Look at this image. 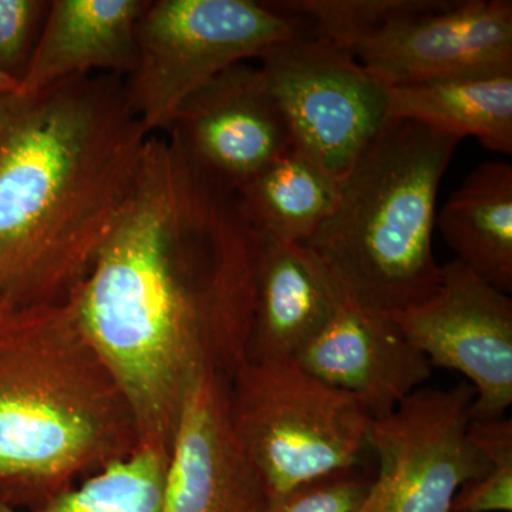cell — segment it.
Returning a JSON list of instances; mask_svg holds the SVG:
<instances>
[{"label":"cell","instance_id":"cell-23","mask_svg":"<svg viewBox=\"0 0 512 512\" xmlns=\"http://www.w3.org/2000/svg\"><path fill=\"white\" fill-rule=\"evenodd\" d=\"M488 473L457 491L451 512H511L512 458L491 461Z\"/></svg>","mask_w":512,"mask_h":512},{"label":"cell","instance_id":"cell-6","mask_svg":"<svg viewBox=\"0 0 512 512\" xmlns=\"http://www.w3.org/2000/svg\"><path fill=\"white\" fill-rule=\"evenodd\" d=\"M303 22L252 0L150 2L136 33V62L124 82L147 133H167L192 93L234 64L299 35Z\"/></svg>","mask_w":512,"mask_h":512},{"label":"cell","instance_id":"cell-11","mask_svg":"<svg viewBox=\"0 0 512 512\" xmlns=\"http://www.w3.org/2000/svg\"><path fill=\"white\" fill-rule=\"evenodd\" d=\"M167 133L192 163L232 191L293 147L264 74L247 62L228 67L192 93Z\"/></svg>","mask_w":512,"mask_h":512},{"label":"cell","instance_id":"cell-2","mask_svg":"<svg viewBox=\"0 0 512 512\" xmlns=\"http://www.w3.org/2000/svg\"><path fill=\"white\" fill-rule=\"evenodd\" d=\"M150 137L116 74L0 94V301L70 299L130 200Z\"/></svg>","mask_w":512,"mask_h":512},{"label":"cell","instance_id":"cell-16","mask_svg":"<svg viewBox=\"0 0 512 512\" xmlns=\"http://www.w3.org/2000/svg\"><path fill=\"white\" fill-rule=\"evenodd\" d=\"M457 261L512 292V165L487 161L464 178L436 217Z\"/></svg>","mask_w":512,"mask_h":512},{"label":"cell","instance_id":"cell-12","mask_svg":"<svg viewBox=\"0 0 512 512\" xmlns=\"http://www.w3.org/2000/svg\"><path fill=\"white\" fill-rule=\"evenodd\" d=\"M269 504L232 424L228 379L205 370L178 413L160 512H266Z\"/></svg>","mask_w":512,"mask_h":512},{"label":"cell","instance_id":"cell-18","mask_svg":"<svg viewBox=\"0 0 512 512\" xmlns=\"http://www.w3.org/2000/svg\"><path fill=\"white\" fill-rule=\"evenodd\" d=\"M235 194L256 234L303 244L335 210L339 180L291 147L249 178Z\"/></svg>","mask_w":512,"mask_h":512},{"label":"cell","instance_id":"cell-3","mask_svg":"<svg viewBox=\"0 0 512 512\" xmlns=\"http://www.w3.org/2000/svg\"><path fill=\"white\" fill-rule=\"evenodd\" d=\"M137 446L133 414L73 295L0 301V488L52 498Z\"/></svg>","mask_w":512,"mask_h":512},{"label":"cell","instance_id":"cell-5","mask_svg":"<svg viewBox=\"0 0 512 512\" xmlns=\"http://www.w3.org/2000/svg\"><path fill=\"white\" fill-rule=\"evenodd\" d=\"M239 443L272 501L319 478L360 467L372 417L295 360L245 362L228 380Z\"/></svg>","mask_w":512,"mask_h":512},{"label":"cell","instance_id":"cell-4","mask_svg":"<svg viewBox=\"0 0 512 512\" xmlns=\"http://www.w3.org/2000/svg\"><path fill=\"white\" fill-rule=\"evenodd\" d=\"M460 138L389 120L339 180L335 210L303 242L343 303L392 316L429 299L437 194Z\"/></svg>","mask_w":512,"mask_h":512},{"label":"cell","instance_id":"cell-24","mask_svg":"<svg viewBox=\"0 0 512 512\" xmlns=\"http://www.w3.org/2000/svg\"><path fill=\"white\" fill-rule=\"evenodd\" d=\"M20 82L15 77L0 72V94L18 93Z\"/></svg>","mask_w":512,"mask_h":512},{"label":"cell","instance_id":"cell-21","mask_svg":"<svg viewBox=\"0 0 512 512\" xmlns=\"http://www.w3.org/2000/svg\"><path fill=\"white\" fill-rule=\"evenodd\" d=\"M372 480L360 467L330 474L276 498L266 512H360Z\"/></svg>","mask_w":512,"mask_h":512},{"label":"cell","instance_id":"cell-20","mask_svg":"<svg viewBox=\"0 0 512 512\" xmlns=\"http://www.w3.org/2000/svg\"><path fill=\"white\" fill-rule=\"evenodd\" d=\"M441 3L443 0H282L266 5L311 22L315 36L352 53L397 20Z\"/></svg>","mask_w":512,"mask_h":512},{"label":"cell","instance_id":"cell-1","mask_svg":"<svg viewBox=\"0 0 512 512\" xmlns=\"http://www.w3.org/2000/svg\"><path fill=\"white\" fill-rule=\"evenodd\" d=\"M255 232L177 138H148L123 214L73 293L77 318L130 407L138 444L170 450L201 373L247 362Z\"/></svg>","mask_w":512,"mask_h":512},{"label":"cell","instance_id":"cell-7","mask_svg":"<svg viewBox=\"0 0 512 512\" xmlns=\"http://www.w3.org/2000/svg\"><path fill=\"white\" fill-rule=\"evenodd\" d=\"M258 59L293 147L340 180L389 121V87L349 50L302 32Z\"/></svg>","mask_w":512,"mask_h":512},{"label":"cell","instance_id":"cell-15","mask_svg":"<svg viewBox=\"0 0 512 512\" xmlns=\"http://www.w3.org/2000/svg\"><path fill=\"white\" fill-rule=\"evenodd\" d=\"M148 5L143 0L50 2L18 93H37L86 74L130 73L137 25Z\"/></svg>","mask_w":512,"mask_h":512},{"label":"cell","instance_id":"cell-14","mask_svg":"<svg viewBox=\"0 0 512 512\" xmlns=\"http://www.w3.org/2000/svg\"><path fill=\"white\" fill-rule=\"evenodd\" d=\"M254 292L247 362L295 360L343 303L305 245L256 232Z\"/></svg>","mask_w":512,"mask_h":512},{"label":"cell","instance_id":"cell-8","mask_svg":"<svg viewBox=\"0 0 512 512\" xmlns=\"http://www.w3.org/2000/svg\"><path fill=\"white\" fill-rule=\"evenodd\" d=\"M474 400L468 382L419 389L372 420L367 446L379 471L360 512H451L457 491L491 468L471 437Z\"/></svg>","mask_w":512,"mask_h":512},{"label":"cell","instance_id":"cell-9","mask_svg":"<svg viewBox=\"0 0 512 512\" xmlns=\"http://www.w3.org/2000/svg\"><path fill=\"white\" fill-rule=\"evenodd\" d=\"M429 359L474 387L473 420L503 419L512 404V299L454 259L437 291L387 316Z\"/></svg>","mask_w":512,"mask_h":512},{"label":"cell","instance_id":"cell-17","mask_svg":"<svg viewBox=\"0 0 512 512\" xmlns=\"http://www.w3.org/2000/svg\"><path fill=\"white\" fill-rule=\"evenodd\" d=\"M387 119L409 120L512 154V73L389 87Z\"/></svg>","mask_w":512,"mask_h":512},{"label":"cell","instance_id":"cell-22","mask_svg":"<svg viewBox=\"0 0 512 512\" xmlns=\"http://www.w3.org/2000/svg\"><path fill=\"white\" fill-rule=\"evenodd\" d=\"M47 9L49 3L39 0H0V72L18 80L19 70L25 73L37 22Z\"/></svg>","mask_w":512,"mask_h":512},{"label":"cell","instance_id":"cell-19","mask_svg":"<svg viewBox=\"0 0 512 512\" xmlns=\"http://www.w3.org/2000/svg\"><path fill=\"white\" fill-rule=\"evenodd\" d=\"M167 461L163 448L138 444L30 512H160ZM0 512L26 511L0 498Z\"/></svg>","mask_w":512,"mask_h":512},{"label":"cell","instance_id":"cell-10","mask_svg":"<svg viewBox=\"0 0 512 512\" xmlns=\"http://www.w3.org/2000/svg\"><path fill=\"white\" fill-rule=\"evenodd\" d=\"M352 55L387 87L512 73V2L443 0Z\"/></svg>","mask_w":512,"mask_h":512},{"label":"cell","instance_id":"cell-13","mask_svg":"<svg viewBox=\"0 0 512 512\" xmlns=\"http://www.w3.org/2000/svg\"><path fill=\"white\" fill-rule=\"evenodd\" d=\"M306 372L352 396L372 420L383 419L431 376L429 359L387 316L342 303L299 352Z\"/></svg>","mask_w":512,"mask_h":512}]
</instances>
